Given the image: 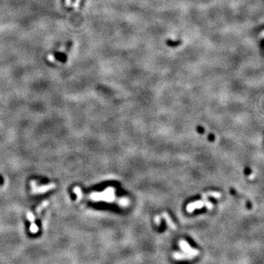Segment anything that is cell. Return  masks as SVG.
Instances as JSON below:
<instances>
[{"mask_svg":"<svg viewBox=\"0 0 264 264\" xmlns=\"http://www.w3.org/2000/svg\"><path fill=\"white\" fill-rule=\"evenodd\" d=\"M179 245H180L181 249H182V251L184 252V253H185V254L191 255V256H192L193 258L199 255V251L198 249H194V248L191 247L187 242H185L184 240H181V242H179Z\"/></svg>","mask_w":264,"mask_h":264,"instance_id":"cell-1","label":"cell"},{"mask_svg":"<svg viewBox=\"0 0 264 264\" xmlns=\"http://www.w3.org/2000/svg\"><path fill=\"white\" fill-rule=\"evenodd\" d=\"M173 258L176 260H191L192 259L193 257L191 255L185 254V253H181V252H174L172 255Z\"/></svg>","mask_w":264,"mask_h":264,"instance_id":"cell-2","label":"cell"}]
</instances>
